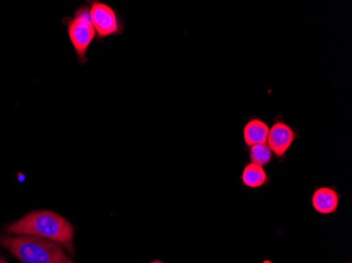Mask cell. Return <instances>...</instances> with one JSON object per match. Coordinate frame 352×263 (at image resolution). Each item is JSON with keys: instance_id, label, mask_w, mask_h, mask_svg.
<instances>
[{"instance_id": "6", "label": "cell", "mask_w": 352, "mask_h": 263, "mask_svg": "<svg viewBox=\"0 0 352 263\" xmlns=\"http://www.w3.org/2000/svg\"><path fill=\"white\" fill-rule=\"evenodd\" d=\"M340 198L341 196L334 187H316L311 196V205L318 214L330 215L337 211Z\"/></svg>"}, {"instance_id": "2", "label": "cell", "mask_w": 352, "mask_h": 263, "mask_svg": "<svg viewBox=\"0 0 352 263\" xmlns=\"http://www.w3.org/2000/svg\"><path fill=\"white\" fill-rule=\"evenodd\" d=\"M0 244L23 263H74L58 243L21 235L17 237H0Z\"/></svg>"}, {"instance_id": "10", "label": "cell", "mask_w": 352, "mask_h": 263, "mask_svg": "<svg viewBox=\"0 0 352 263\" xmlns=\"http://www.w3.org/2000/svg\"><path fill=\"white\" fill-rule=\"evenodd\" d=\"M0 263H8L7 261L3 260V259H0Z\"/></svg>"}, {"instance_id": "7", "label": "cell", "mask_w": 352, "mask_h": 263, "mask_svg": "<svg viewBox=\"0 0 352 263\" xmlns=\"http://www.w3.org/2000/svg\"><path fill=\"white\" fill-rule=\"evenodd\" d=\"M269 126L256 116H251L243 126V139L248 148L255 144H266Z\"/></svg>"}, {"instance_id": "9", "label": "cell", "mask_w": 352, "mask_h": 263, "mask_svg": "<svg viewBox=\"0 0 352 263\" xmlns=\"http://www.w3.org/2000/svg\"><path fill=\"white\" fill-rule=\"evenodd\" d=\"M249 159L251 163L258 164L260 167H266L274 159V154L267 144H255L249 148Z\"/></svg>"}, {"instance_id": "3", "label": "cell", "mask_w": 352, "mask_h": 263, "mask_svg": "<svg viewBox=\"0 0 352 263\" xmlns=\"http://www.w3.org/2000/svg\"><path fill=\"white\" fill-rule=\"evenodd\" d=\"M68 35L79 60L86 62L89 47L96 36L91 23L90 9L82 7L75 12L74 17L68 21Z\"/></svg>"}, {"instance_id": "1", "label": "cell", "mask_w": 352, "mask_h": 263, "mask_svg": "<svg viewBox=\"0 0 352 263\" xmlns=\"http://www.w3.org/2000/svg\"><path fill=\"white\" fill-rule=\"evenodd\" d=\"M8 232L16 235H29L60 243L73 253L74 227L67 219L50 211H35L8 227Z\"/></svg>"}, {"instance_id": "5", "label": "cell", "mask_w": 352, "mask_h": 263, "mask_svg": "<svg viewBox=\"0 0 352 263\" xmlns=\"http://www.w3.org/2000/svg\"><path fill=\"white\" fill-rule=\"evenodd\" d=\"M298 138L296 128L287 124L280 115H276L269 126L267 146L276 158H283Z\"/></svg>"}, {"instance_id": "8", "label": "cell", "mask_w": 352, "mask_h": 263, "mask_svg": "<svg viewBox=\"0 0 352 263\" xmlns=\"http://www.w3.org/2000/svg\"><path fill=\"white\" fill-rule=\"evenodd\" d=\"M241 180L245 187L249 189H258L269 183V176L267 175L264 168L249 162L243 170Z\"/></svg>"}, {"instance_id": "11", "label": "cell", "mask_w": 352, "mask_h": 263, "mask_svg": "<svg viewBox=\"0 0 352 263\" xmlns=\"http://www.w3.org/2000/svg\"><path fill=\"white\" fill-rule=\"evenodd\" d=\"M151 263H164V262H162V261H153V262H151Z\"/></svg>"}, {"instance_id": "4", "label": "cell", "mask_w": 352, "mask_h": 263, "mask_svg": "<svg viewBox=\"0 0 352 263\" xmlns=\"http://www.w3.org/2000/svg\"><path fill=\"white\" fill-rule=\"evenodd\" d=\"M90 19L100 38L122 34L124 30L118 12L100 1H94L91 5Z\"/></svg>"}]
</instances>
